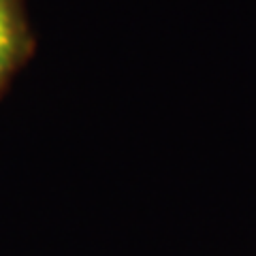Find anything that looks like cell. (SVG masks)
<instances>
[{
  "instance_id": "6da1fadb",
  "label": "cell",
  "mask_w": 256,
  "mask_h": 256,
  "mask_svg": "<svg viewBox=\"0 0 256 256\" xmlns=\"http://www.w3.org/2000/svg\"><path fill=\"white\" fill-rule=\"evenodd\" d=\"M32 52L26 0H0V92Z\"/></svg>"
}]
</instances>
